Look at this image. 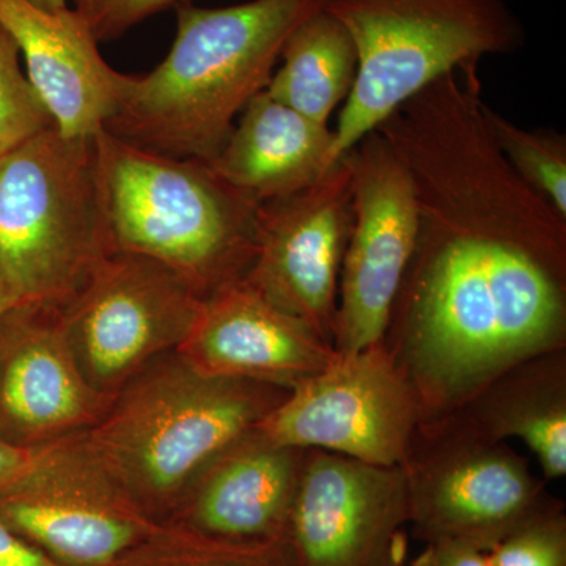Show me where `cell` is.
Instances as JSON below:
<instances>
[{"instance_id": "18", "label": "cell", "mask_w": 566, "mask_h": 566, "mask_svg": "<svg viewBox=\"0 0 566 566\" xmlns=\"http://www.w3.org/2000/svg\"><path fill=\"white\" fill-rule=\"evenodd\" d=\"M453 415L475 433L520 439L546 480L566 474V349L532 357L499 376Z\"/></svg>"}, {"instance_id": "3", "label": "cell", "mask_w": 566, "mask_h": 566, "mask_svg": "<svg viewBox=\"0 0 566 566\" xmlns=\"http://www.w3.org/2000/svg\"><path fill=\"white\" fill-rule=\"evenodd\" d=\"M95 155L111 252L169 268L202 300L244 279L259 203L210 164L144 150L106 132L95 136Z\"/></svg>"}, {"instance_id": "24", "label": "cell", "mask_w": 566, "mask_h": 566, "mask_svg": "<svg viewBox=\"0 0 566 566\" xmlns=\"http://www.w3.org/2000/svg\"><path fill=\"white\" fill-rule=\"evenodd\" d=\"M98 41L120 39L140 22L191 0H71Z\"/></svg>"}, {"instance_id": "10", "label": "cell", "mask_w": 566, "mask_h": 566, "mask_svg": "<svg viewBox=\"0 0 566 566\" xmlns=\"http://www.w3.org/2000/svg\"><path fill=\"white\" fill-rule=\"evenodd\" d=\"M349 153L353 227L338 281L333 346L352 354L385 337L417 241L411 177L381 133Z\"/></svg>"}, {"instance_id": "29", "label": "cell", "mask_w": 566, "mask_h": 566, "mask_svg": "<svg viewBox=\"0 0 566 566\" xmlns=\"http://www.w3.org/2000/svg\"><path fill=\"white\" fill-rule=\"evenodd\" d=\"M33 6L48 11L69 9V0H31Z\"/></svg>"}, {"instance_id": "6", "label": "cell", "mask_w": 566, "mask_h": 566, "mask_svg": "<svg viewBox=\"0 0 566 566\" xmlns=\"http://www.w3.org/2000/svg\"><path fill=\"white\" fill-rule=\"evenodd\" d=\"M401 468L409 524L424 543L455 539L490 551L553 499L526 457L455 415L417 424Z\"/></svg>"}, {"instance_id": "12", "label": "cell", "mask_w": 566, "mask_h": 566, "mask_svg": "<svg viewBox=\"0 0 566 566\" xmlns=\"http://www.w3.org/2000/svg\"><path fill=\"white\" fill-rule=\"evenodd\" d=\"M409 524L401 465L307 450L285 542L296 566H401Z\"/></svg>"}, {"instance_id": "28", "label": "cell", "mask_w": 566, "mask_h": 566, "mask_svg": "<svg viewBox=\"0 0 566 566\" xmlns=\"http://www.w3.org/2000/svg\"><path fill=\"white\" fill-rule=\"evenodd\" d=\"M20 304L22 303L17 292H14L13 285H11L9 275H7L3 268L0 266V316Z\"/></svg>"}, {"instance_id": "5", "label": "cell", "mask_w": 566, "mask_h": 566, "mask_svg": "<svg viewBox=\"0 0 566 566\" xmlns=\"http://www.w3.org/2000/svg\"><path fill=\"white\" fill-rule=\"evenodd\" d=\"M107 253L95 136L52 126L0 158V266L22 304L62 308Z\"/></svg>"}, {"instance_id": "22", "label": "cell", "mask_w": 566, "mask_h": 566, "mask_svg": "<svg viewBox=\"0 0 566 566\" xmlns=\"http://www.w3.org/2000/svg\"><path fill=\"white\" fill-rule=\"evenodd\" d=\"M52 126L50 111L22 70L17 44L0 28V158Z\"/></svg>"}, {"instance_id": "4", "label": "cell", "mask_w": 566, "mask_h": 566, "mask_svg": "<svg viewBox=\"0 0 566 566\" xmlns=\"http://www.w3.org/2000/svg\"><path fill=\"white\" fill-rule=\"evenodd\" d=\"M348 31L357 76L334 129L342 159L433 82L476 74L490 55L523 50V22L506 0H326Z\"/></svg>"}, {"instance_id": "9", "label": "cell", "mask_w": 566, "mask_h": 566, "mask_svg": "<svg viewBox=\"0 0 566 566\" xmlns=\"http://www.w3.org/2000/svg\"><path fill=\"white\" fill-rule=\"evenodd\" d=\"M84 433L48 444L31 474L0 495V521L63 566H114L161 521L111 479Z\"/></svg>"}, {"instance_id": "19", "label": "cell", "mask_w": 566, "mask_h": 566, "mask_svg": "<svg viewBox=\"0 0 566 566\" xmlns=\"http://www.w3.org/2000/svg\"><path fill=\"white\" fill-rule=\"evenodd\" d=\"M266 93L304 117L329 125L348 99L357 76V52L348 31L326 10L316 11L292 33Z\"/></svg>"}, {"instance_id": "20", "label": "cell", "mask_w": 566, "mask_h": 566, "mask_svg": "<svg viewBox=\"0 0 566 566\" xmlns=\"http://www.w3.org/2000/svg\"><path fill=\"white\" fill-rule=\"evenodd\" d=\"M114 566H296L285 539L234 542L161 521Z\"/></svg>"}, {"instance_id": "15", "label": "cell", "mask_w": 566, "mask_h": 566, "mask_svg": "<svg viewBox=\"0 0 566 566\" xmlns=\"http://www.w3.org/2000/svg\"><path fill=\"white\" fill-rule=\"evenodd\" d=\"M0 28L17 44L55 128L69 137L102 133L120 106L129 74L104 61L87 22L71 7L48 11L31 0H0Z\"/></svg>"}, {"instance_id": "23", "label": "cell", "mask_w": 566, "mask_h": 566, "mask_svg": "<svg viewBox=\"0 0 566 566\" xmlns=\"http://www.w3.org/2000/svg\"><path fill=\"white\" fill-rule=\"evenodd\" d=\"M491 566H566L564 505L551 499L542 510L488 551Z\"/></svg>"}, {"instance_id": "2", "label": "cell", "mask_w": 566, "mask_h": 566, "mask_svg": "<svg viewBox=\"0 0 566 566\" xmlns=\"http://www.w3.org/2000/svg\"><path fill=\"white\" fill-rule=\"evenodd\" d=\"M290 389L205 375L177 352L134 376L85 442L148 515L175 512L205 464L285 400Z\"/></svg>"}, {"instance_id": "21", "label": "cell", "mask_w": 566, "mask_h": 566, "mask_svg": "<svg viewBox=\"0 0 566 566\" xmlns=\"http://www.w3.org/2000/svg\"><path fill=\"white\" fill-rule=\"evenodd\" d=\"M495 147L528 188L566 218V137L551 128H523L483 102Z\"/></svg>"}, {"instance_id": "26", "label": "cell", "mask_w": 566, "mask_h": 566, "mask_svg": "<svg viewBox=\"0 0 566 566\" xmlns=\"http://www.w3.org/2000/svg\"><path fill=\"white\" fill-rule=\"evenodd\" d=\"M415 566H491L488 551L471 543L439 539L427 543Z\"/></svg>"}, {"instance_id": "8", "label": "cell", "mask_w": 566, "mask_h": 566, "mask_svg": "<svg viewBox=\"0 0 566 566\" xmlns=\"http://www.w3.org/2000/svg\"><path fill=\"white\" fill-rule=\"evenodd\" d=\"M419 423L415 389L381 340L338 354L256 427L281 446L394 468L403 465Z\"/></svg>"}, {"instance_id": "16", "label": "cell", "mask_w": 566, "mask_h": 566, "mask_svg": "<svg viewBox=\"0 0 566 566\" xmlns=\"http://www.w3.org/2000/svg\"><path fill=\"white\" fill-rule=\"evenodd\" d=\"M305 455L252 428L203 465L166 521L234 542L285 539Z\"/></svg>"}, {"instance_id": "7", "label": "cell", "mask_w": 566, "mask_h": 566, "mask_svg": "<svg viewBox=\"0 0 566 566\" xmlns=\"http://www.w3.org/2000/svg\"><path fill=\"white\" fill-rule=\"evenodd\" d=\"M202 303L169 268L111 252L59 311L82 375L114 400L134 376L182 344Z\"/></svg>"}, {"instance_id": "1", "label": "cell", "mask_w": 566, "mask_h": 566, "mask_svg": "<svg viewBox=\"0 0 566 566\" xmlns=\"http://www.w3.org/2000/svg\"><path fill=\"white\" fill-rule=\"evenodd\" d=\"M326 0H249L222 9L175 7L169 54L129 76L103 132L144 150L210 164L234 123L266 91L283 46Z\"/></svg>"}, {"instance_id": "27", "label": "cell", "mask_w": 566, "mask_h": 566, "mask_svg": "<svg viewBox=\"0 0 566 566\" xmlns=\"http://www.w3.org/2000/svg\"><path fill=\"white\" fill-rule=\"evenodd\" d=\"M0 566H63L0 521Z\"/></svg>"}, {"instance_id": "17", "label": "cell", "mask_w": 566, "mask_h": 566, "mask_svg": "<svg viewBox=\"0 0 566 566\" xmlns=\"http://www.w3.org/2000/svg\"><path fill=\"white\" fill-rule=\"evenodd\" d=\"M337 163L334 129L259 93L210 163L219 178L255 203L315 185Z\"/></svg>"}, {"instance_id": "25", "label": "cell", "mask_w": 566, "mask_h": 566, "mask_svg": "<svg viewBox=\"0 0 566 566\" xmlns=\"http://www.w3.org/2000/svg\"><path fill=\"white\" fill-rule=\"evenodd\" d=\"M51 444V442H50ZM44 446H20L0 438V495L10 493L25 479L43 457Z\"/></svg>"}, {"instance_id": "13", "label": "cell", "mask_w": 566, "mask_h": 566, "mask_svg": "<svg viewBox=\"0 0 566 566\" xmlns=\"http://www.w3.org/2000/svg\"><path fill=\"white\" fill-rule=\"evenodd\" d=\"M111 403L82 375L57 307L20 304L0 316V438L50 444L91 430Z\"/></svg>"}, {"instance_id": "14", "label": "cell", "mask_w": 566, "mask_h": 566, "mask_svg": "<svg viewBox=\"0 0 566 566\" xmlns=\"http://www.w3.org/2000/svg\"><path fill=\"white\" fill-rule=\"evenodd\" d=\"M178 356L205 375L292 390L334 363V346L271 304L244 279L203 300Z\"/></svg>"}, {"instance_id": "11", "label": "cell", "mask_w": 566, "mask_h": 566, "mask_svg": "<svg viewBox=\"0 0 566 566\" xmlns=\"http://www.w3.org/2000/svg\"><path fill=\"white\" fill-rule=\"evenodd\" d=\"M353 227L349 153L315 185L259 205L244 281L333 345L342 262Z\"/></svg>"}]
</instances>
